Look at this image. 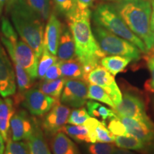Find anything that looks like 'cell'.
I'll use <instances>...</instances> for the list:
<instances>
[{"mask_svg":"<svg viewBox=\"0 0 154 154\" xmlns=\"http://www.w3.org/2000/svg\"><path fill=\"white\" fill-rule=\"evenodd\" d=\"M8 2V0H0V7L1 9H2L5 7V5H7Z\"/></svg>","mask_w":154,"mask_h":154,"instance_id":"41","label":"cell"},{"mask_svg":"<svg viewBox=\"0 0 154 154\" xmlns=\"http://www.w3.org/2000/svg\"><path fill=\"white\" fill-rule=\"evenodd\" d=\"M89 118V114L85 108H80L74 109L70 112L67 123L72 125H84Z\"/></svg>","mask_w":154,"mask_h":154,"instance_id":"32","label":"cell"},{"mask_svg":"<svg viewBox=\"0 0 154 154\" xmlns=\"http://www.w3.org/2000/svg\"><path fill=\"white\" fill-rule=\"evenodd\" d=\"M58 99L46 95L38 88H31L24 94L22 104L33 116H42L51 110Z\"/></svg>","mask_w":154,"mask_h":154,"instance_id":"10","label":"cell"},{"mask_svg":"<svg viewBox=\"0 0 154 154\" xmlns=\"http://www.w3.org/2000/svg\"><path fill=\"white\" fill-rule=\"evenodd\" d=\"M66 81V79L63 77L52 81L44 80L38 85V89L46 95L58 99L62 93Z\"/></svg>","mask_w":154,"mask_h":154,"instance_id":"25","label":"cell"},{"mask_svg":"<svg viewBox=\"0 0 154 154\" xmlns=\"http://www.w3.org/2000/svg\"><path fill=\"white\" fill-rule=\"evenodd\" d=\"M86 108L89 116L98 118L101 122L106 123V120H110L113 117L117 116L112 109H109L98 102L88 101L86 102Z\"/></svg>","mask_w":154,"mask_h":154,"instance_id":"23","label":"cell"},{"mask_svg":"<svg viewBox=\"0 0 154 154\" xmlns=\"http://www.w3.org/2000/svg\"><path fill=\"white\" fill-rule=\"evenodd\" d=\"M152 6H153V9H154V0L152 1Z\"/></svg>","mask_w":154,"mask_h":154,"instance_id":"44","label":"cell"},{"mask_svg":"<svg viewBox=\"0 0 154 154\" xmlns=\"http://www.w3.org/2000/svg\"><path fill=\"white\" fill-rule=\"evenodd\" d=\"M26 142L29 149V154H51L42 128L36 121L32 134Z\"/></svg>","mask_w":154,"mask_h":154,"instance_id":"20","label":"cell"},{"mask_svg":"<svg viewBox=\"0 0 154 154\" xmlns=\"http://www.w3.org/2000/svg\"><path fill=\"white\" fill-rule=\"evenodd\" d=\"M128 28L143 41L148 51L154 47V32L150 26L152 13L149 0H121L113 4Z\"/></svg>","mask_w":154,"mask_h":154,"instance_id":"2","label":"cell"},{"mask_svg":"<svg viewBox=\"0 0 154 154\" xmlns=\"http://www.w3.org/2000/svg\"><path fill=\"white\" fill-rule=\"evenodd\" d=\"M70 112V109L67 106L61 104L57 100L51 110L47 113L42 122L44 132L49 136H54L60 131L67 123Z\"/></svg>","mask_w":154,"mask_h":154,"instance_id":"11","label":"cell"},{"mask_svg":"<svg viewBox=\"0 0 154 154\" xmlns=\"http://www.w3.org/2000/svg\"><path fill=\"white\" fill-rule=\"evenodd\" d=\"M7 10L17 33L39 59L44 50V22L31 10L25 0H17Z\"/></svg>","mask_w":154,"mask_h":154,"instance_id":"3","label":"cell"},{"mask_svg":"<svg viewBox=\"0 0 154 154\" xmlns=\"http://www.w3.org/2000/svg\"><path fill=\"white\" fill-rule=\"evenodd\" d=\"M57 58L59 61H67L76 57L75 43L70 29L63 26L57 49Z\"/></svg>","mask_w":154,"mask_h":154,"instance_id":"17","label":"cell"},{"mask_svg":"<svg viewBox=\"0 0 154 154\" xmlns=\"http://www.w3.org/2000/svg\"><path fill=\"white\" fill-rule=\"evenodd\" d=\"M112 154H136L135 153H133V152L128 151L127 149H113V151L112 152Z\"/></svg>","mask_w":154,"mask_h":154,"instance_id":"38","label":"cell"},{"mask_svg":"<svg viewBox=\"0 0 154 154\" xmlns=\"http://www.w3.org/2000/svg\"><path fill=\"white\" fill-rule=\"evenodd\" d=\"M114 142L116 146L121 149L134 150V151H144L146 149V143L131 135L116 136Z\"/></svg>","mask_w":154,"mask_h":154,"instance_id":"27","label":"cell"},{"mask_svg":"<svg viewBox=\"0 0 154 154\" xmlns=\"http://www.w3.org/2000/svg\"><path fill=\"white\" fill-rule=\"evenodd\" d=\"M150 26H151L152 31L154 32V9L152 11V13H151V19H150Z\"/></svg>","mask_w":154,"mask_h":154,"instance_id":"40","label":"cell"},{"mask_svg":"<svg viewBox=\"0 0 154 154\" xmlns=\"http://www.w3.org/2000/svg\"><path fill=\"white\" fill-rule=\"evenodd\" d=\"M88 85L84 80L68 79L66 81L61 96L63 104L73 108H80L86 103Z\"/></svg>","mask_w":154,"mask_h":154,"instance_id":"9","label":"cell"},{"mask_svg":"<svg viewBox=\"0 0 154 154\" xmlns=\"http://www.w3.org/2000/svg\"><path fill=\"white\" fill-rule=\"evenodd\" d=\"M5 149V140L2 136L0 134V154H4Z\"/></svg>","mask_w":154,"mask_h":154,"instance_id":"39","label":"cell"},{"mask_svg":"<svg viewBox=\"0 0 154 154\" xmlns=\"http://www.w3.org/2000/svg\"><path fill=\"white\" fill-rule=\"evenodd\" d=\"M60 131L77 143H91L88 129L84 125H65Z\"/></svg>","mask_w":154,"mask_h":154,"instance_id":"24","label":"cell"},{"mask_svg":"<svg viewBox=\"0 0 154 154\" xmlns=\"http://www.w3.org/2000/svg\"><path fill=\"white\" fill-rule=\"evenodd\" d=\"M31 10L37 15L43 22H46L51 16L50 0H25Z\"/></svg>","mask_w":154,"mask_h":154,"instance_id":"26","label":"cell"},{"mask_svg":"<svg viewBox=\"0 0 154 154\" xmlns=\"http://www.w3.org/2000/svg\"><path fill=\"white\" fill-rule=\"evenodd\" d=\"M106 1H121V0H106Z\"/></svg>","mask_w":154,"mask_h":154,"instance_id":"45","label":"cell"},{"mask_svg":"<svg viewBox=\"0 0 154 154\" xmlns=\"http://www.w3.org/2000/svg\"><path fill=\"white\" fill-rule=\"evenodd\" d=\"M95 0H77V9L79 10H86L93 5Z\"/></svg>","mask_w":154,"mask_h":154,"instance_id":"37","label":"cell"},{"mask_svg":"<svg viewBox=\"0 0 154 154\" xmlns=\"http://www.w3.org/2000/svg\"><path fill=\"white\" fill-rule=\"evenodd\" d=\"M93 32L99 47L106 55L121 56L129 58L132 61L140 59L141 51L131 42L96 24Z\"/></svg>","mask_w":154,"mask_h":154,"instance_id":"5","label":"cell"},{"mask_svg":"<svg viewBox=\"0 0 154 154\" xmlns=\"http://www.w3.org/2000/svg\"><path fill=\"white\" fill-rule=\"evenodd\" d=\"M114 149V145L109 143H93L88 146V152L89 154H112Z\"/></svg>","mask_w":154,"mask_h":154,"instance_id":"33","label":"cell"},{"mask_svg":"<svg viewBox=\"0 0 154 154\" xmlns=\"http://www.w3.org/2000/svg\"><path fill=\"white\" fill-rule=\"evenodd\" d=\"M1 11H2V9H1V7H0V14H1Z\"/></svg>","mask_w":154,"mask_h":154,"instance_id":"46","label":"cell"},{"mask_svg":"<svg viewBox=\"0 0 154 154\" xmlns=\"http://www.w3.org/2000/svg\"><path fill=\"white\" fill-rule=\"evenodd\" d=\"M51 149L53 154H81L76 144L62 131L54 135Z\"/></svg>","mask_w":154,"mask_h":154,"instance_id":"19","label":"cell"},{"mask_svg":"<svg viewBox=\"0 0 154 154\" xmlns=\"http://www.w3.org/2000/svg\"><path fill=\"white\" fill-rule=\"evenodd\" d=\"M86 82L101 86L109 94L115 106L122 100V94L114 79V77L107 69L102 66H97L86 77Z\"/></svg>","mask_w":154,"mask_h":154,"instance_id":"8","label":"cell"},{"mask_svg":"<svg viewBox=\"0 0 154 154\" xmlns=\"http://www.w3.org/2000/svg\"><path fill=\"white\" fill-rule=\"evenodd\" d=\"M39 62L38 64V78L44 79L46 72L54 63L57 61V57L51 54L47 49L44 47L43 52L41 56Z\"/></svg>","mask_w":154,"mask_h":154,"instance_id":"29","label":"cell"},{"mask_svg":"<svg viewBox=\"0 0 154 154\" xmlns=\"http://www.w3.org/2000/svg\"><path fill=\"white\" fill-rule=\"evenodd\" d=\"M5 50L0 44V95L6 98L16 93V76Z\"/></svg>","mask_w":154,"mask_h":154,"instance_id":"12","label":"cell"},{"mask_svg":"<svg viewBox=\"0 0 154 154\" xmlns=\"http://www.w3.org/2000/svg\"><path fill=\"white\" fill-rule=\"evenodd\" d=\"M14 114L13 100L8 97L0 99V134L2 136L5 141L9 139L10 121Z\"/></svg>","mask_w":154,"mask_h":154,"instance_id":"18","label":"cell"},{"mask_svg":"<svg viewBox=\"0 0 154 154\" xmlns=\"http://www.w3.org/2000/svg\"><path fill=\"white\" fill-rule=\"evenodd\" d=\"M91 11L89 9L79 10L67 17L75 43L76 58L84 66L86 77L90 72L99 66L101 59L106 57L97 43L91 27Z\"/></svg>","mask_w":154,"mask_h":154,"instance_id":"1","label":"cell"},{"mask_svg":"<svg viewBox=\"0 0 154 154\" xmlns=\"http://www.w3.org/2000/svg\"><path fill=\"white\" fill-rule=\"evenodd\" d=\"M87 128L90 142L101 143H112L114 141L116 136L107 128L106 123L99 121L95 118H89L84 123Z\"/></svg>","mask_w":154,"mask_h":154,"instance_id":"16","label":"cell"},{"mask_svg":"<svg viewBox=\"0 0 154 154\" xmlns=\"http://www.w3.org/2000/svg\"><path fill=\"white\" fill-rule=\"evenodd\" d=\"M147 54L145 59L151 76V81L149 82V88H151L152 91H154V47L151 49L150 52L148 51Z\"/></svg>","mask_w":154,"mask_h":154,"instance_id":"35","label":"cell"},{"mask_svg":"<svg viewBox=\"0 0 154 154\" xmlns=\"http://www.w3.org/2000/svg\"><path fill=\"white\" fill-rule=\"evenodd\" d=\"M87 98L90 99L96 100L102 103H105L112 109H114L115 105L112 101V100L106 93L103 88L101 86L95 85L93 84H89L88 85V95Z\"/></svg>","mask_w":154,"mask_h":154,"instance_id":"28","label":"cell"},{"mask_svg":"<svg viewBox=\"0 0 154 154\" xmlns=\"http://www.w3.org/2000/svg\"><path fill=\"white\" fill-rule=\"evenodd\" d=\"M62 24L54 14L47 20L44 33V47L53 55L57 56L58 45L62 32Z\"/></svg>","mask_w":154,"mask_h":154,"instance_id":"15","label":"cell"},{"mask_svg":"<svg viewBox=\"0 0 154 154\" xmlns=\"http://www.w3.org/2000/svg\"><path fill=\"white\" fill-rule=\"evenodd\" d=\"M118 117L128 134L138 138L146 145L151 144L154 138V124L151 121L148 122L126 116Z\"/></svg>","mask_w":154,"mask_h":154,"instance_id":"13","label":"cell"},{"mask_svg":"<svg viewBox=\"0 0 154 154\" xmlns=\"http://www.w3.org/2000/svg\"><path fill=\"white\" fill-rule=\"evenodd\" d=\"M118 116H126L145 121H151L146 114L143 96L137 91L124 90L122 100L114 109Z\"/></svg>","mask_w":154,"mask_h":154,"instance_id":"7","label":"cell"},{"mask_svg":"<svg viewBox=\"0 0 154 154\" xmlns=\"http://www.w3.org/2000/svg\"><path fill=\"white\" fill-rule=\"evenodd\" d=\"M93 19L96 24L99 25L115 35L134 44L143 53L149 51L143 41L128 28L113 5H98L94 9Z\"/></svg>","mask_w":154,"mask_h":154,"instance_id":"4","label":"cell"},{"mask_svg":"<svg viewBox=\"0 0 154 154\" xmlns=\"http://www.w3.org/2000/svg\"><path fill=\"white\" fill-rule=\"evenodd\" d=\"M4 154H29V149L27 142L14 141L11 139L7 140Z\"/></svg>","mask_w":154,"mask_h":154,"instance_id":"30","label":"cell"},{"mask_svg":"<svg viewBox=\"0 0 154 154\" xmlns=\"http://www.w3.org/2000/svg\"><path fill=\"white\" fill-rule=\"evenodd\" d=\"M59 63L61 76L63 78L85 81L84 66L76 57L70 60L59 61Z\"/></svg>","mask_w":154,"mask_h":154,"instance_id":"21","label":"cell"},{"mask_svg":"<svg viewBox=\"0 0 154 154\" xmlns=\"http://www.w3.org/2000/svg\"><path fill=\"white\" fill-rule=\"evenodd\" d=\"M35 121L24 111L14 113L10 121L11 139L14 141L27 140L34 130Z\"/></svg>","mask_w":154,"mask_h":154,"instance_id":"14","label":"cell"},{"mask_svg":"<svg viewBox=\"0 0 154 154\" xmlns=\"http://www.w3.org/2000/svg\"><path fill=\"white\" fill-rule=\"evenodd\" d=\"M2 42L8 51L11 59L17 61L26 71L30 78L34 81L38 77V58L34 50L23 40L9 41L2 36Z\"/></svg>","mask_w":154,"mask_h":154,"instance_id":"6","label":"cell"},{"mask_svg":"<svg viewBox=\"0 0 154 154\" xmlns=\"http://www.w3.org/2000/svg\"><path fill=\"white\" fill-rule=\"evenodd\" d=\"M108 128L115 136H126L129 135L127 133L124 125L120 121L118 116L113 117L109 120Z\"/></svg>","mask_w":154,"mask_h":154,"instance_id":"34","label":"cell"},{"mask_svg":"<svg viewBox=\"0 0 154 154\" xmlns=\"http://www.w3.org/2000/svg\"><path fill=\"white\" fill-rule=\"evenodd\" d=\"M131 61L129 58L112 55L103 57L101 59L100 63L113 76H116L119 73L124 72Z\"/></svg>","mask_w":154,"mask_h":154,"instance_id":"22","label":"cell"},{"mask_svg":"<svg viewBox=\"0 0 154 154\" xmlns=\"http://www.w3.org/2000/svg\"><path fill=\"white\" fill-rule=\"evenodd\" d=\"M61 73L60 68H59V61H57L48 69L47 72H46L45 76H44V79L45 81H52L61 78Z\"/></svg>","mask_w":154,"mask_h":154,"instance_id":"36","label":"cell"},{"mask_svg":"<svg viewBox=\"0 0 154 154\" xmlns=\"http://www.w3.org/2000/svg\"><path fill=\"white\" fill-rule=\"evenodd\" d=\"M54 2L57 10L66 18L77 10V0H54Z\"/></svg>","mask_w":154,"mask_h":154,"instance_id":"31","label":"cell"},{"mask_svg":"<svg viewBox=\"0 0 154 154\" xmlns=\"http://www.w3.org/2000/svg\"><path fill=\"white\" fill-rule=\"evenodd\" d=\"M150 145H151L152 147H153V149H154V138H153V140H152V142L151 143V144H150Z\"/></svg>","mask_w":154,"mask_h":154,"instance_id":"43","label":"cell"},{"mask_svg":"<svg viewBox=\"0 0 154 154\" xmlns=\"http://www.w3.org/2000/svg\"><path fill=\"white\" fill-rule=\"evenodd\" d=\"M17 1V0H8V2H7V9L9 8V7H10L12 5L14 2H16Z\"/></svg>","mask_w":154,"mask_h":154,"instance_id":"42","label":"cell"}]
</instances>
